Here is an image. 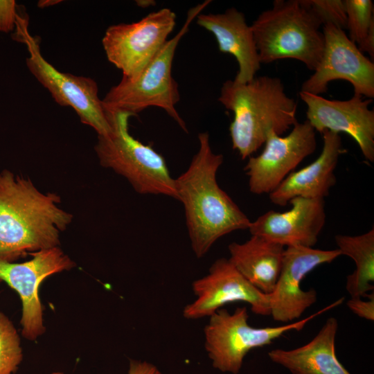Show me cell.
Listing matches in <instances>:
<instances>
[{
	"label": "cell",
	"instance_id": "obj_1",
	"mask_svg": "<svg viewBox=\"0 0 374 374\" xmlns=\"http://www.w3.org/2000/svg\"><path fill=\"white\" fill-rule=\"evenodd\" d=\"M199 148L187 170L175 179L177 199L184 205L191 248L203 257L222 236L248 229L250 220L217 181L224 160L215 153L208 132L198 134Z\"/></svg>",
	"mask_w": 374,
	"mask_h": 374
},
{
	"label": "cell",
	"instance_id": "obj_2",
	"mask_svg": "<svg viewBox=\"0 0 374 374\" xmlns=\"http://www.w3.org/2000/svg\"><path fill=\"white\" fill-rule=\"evenodd\" d=\"M60 197L43 193L28 178L0 172V261L13 262L60 245L73 215L58 206Z\"/></svg>",
	"mask_w": 374,
	"mask_h": 374
},
{
	"label": "cell",
	"instance_id": "obj_3",
	"mask_svg": "<svg viewBox=\"0 0 374 374\" xmlns=\"http://www.w3.org/2000/svg\"><path fill=\"white\" fill-rule=\"evenodd\" d=\"M218 100L233 113L230 136L242 159L264 145L270 132L282 135L298 122L296 103L278 78L262 75L245 83L228 80Z\"/></svg>",
	"mask_w": 374,
	"mask_h": 374
},
{
	"label": "cell",
	"instance_id": "obj_4",
	"mask_svg": "<svg viewBox=\"0 0 374 374\" xmlns=\"http://www.w3.org/2000/svg\"><path fill=\"white\" fill-rule=\"evenodd\" d=\"M260 64L294 59L314 71L324 50V36L302 0H275L251 25Z\"/></svg>",
	"mask_w": 374,
	"mask_h": 374
},
{
	"label": "cell",
	"instance_id": "obj_5",
	"mask_svg": "<svg viewBox=\"0 0 374 374\" xmlns=\"http://www.w3.org/2000/svg\"><path fill=\"white\" fill-rule=\"evenodd\" d=\"M205 1L191 8L186 21L171 39L134 78L122 77L102 100L107 113L126 112L132 116L150 107L163 109L177 125L188 132L186 125L176 109L180 100L178 84L172 77V66L177 47L188 32L191 22L211 3Z\"/></svg>",
	"mask_w": 374,
	"mask_h": 374
},
{
	"label": "cell",
	"instance_id": "obj_6",
	"mask_svg": "<svg viewBox=\"0 0 374 374\" xmlns=\"http://www.w3.org/2000/svg\"><path fill=\"white\" fill-rule=\"evenodd\" d=\"M107 114L112 130L98 136L94 148L100 165L125 177L138 193L177 199L175 179L164 157L130 134L128 122L132 116L121 112Z\"/></svg>",
	"mask_w": 374,
	"mask_h": 374
},
{
	"label": "cell",
	"instance_id": "obj_7",
	"mask_svg": "<svg viewBox=\"0 0 374 374\" xmlns=\"http://www.w3.org/2000/svg\"><path fill=\"white\" fill-rule=\"evenodd\" d=\"M344 300L339 299L302 320L266 328H254L248 323L245 306L237 308L233 313L222 308L209 317L204 327L205 350L214 368L238 374L250 350L269 345L289 331L301 330L312 319L341 305Z\"/></svg>",
	"mask_w": 374,
	"mask_h": 374
},
{
	"label": "cell",
	"instance_id": "obj_8",
	"mask_svg": "<svg viewBox=\"0 0 374 374\" xmlns=\"http://www.w3.org/2000/svg\"><path fill=\"white\" fill-rule=\"evenodd\" d=\"M21 25L17 37L27 46L29 56L26 63L30 72L58 105L73 108L80 121L92 127L98 136L107 134L112 126L99 98L96 82L55 69L42 56L37 38L29 34L24 24Z\"/></svg>",
	"mask_w": 374,
	"mask_h": 374
},
{
	"label": "cell",
	"instance_id": "obj_9",
	"mask_svg": "<svg viewBox=\"0 0 374 374\" xmlns=\"http://www.w3.org/2000/svg\"><path fill=\"white\" fill-rule=\"evenodd\" d=\"M176 19L172 10L162 8L138 21L110 26L102 39L107 60L123 77H137L168 41Z\"/></svg>",
	"mask_w": 374,
	"mask_h": 374
},
{
	"label": "cell",
	"instance_id": "obj_10",
	"mask_svg": "<svg viewBox=\"0 0 374 374\" xmlns=\"http://www.w3.org/2000/svg\"><path fill=\"white\" fill-rule=\"evenodd\" d=\"M29 255L32 258L23 262L0 261V280L18 294L22 304L21 335L35 341L46 331L39 285L50 276L73 268L75 263L59 247Z\"/></svg>",
	"mask_w": 374,
	"mask_h": 374
},
{
	"label": "cell",
	"instance_id": "obj_11",
	"mask_svg": "<svg viewBox=\"0 0 374 374\" xmlns=\"http://www.w3.org/2000/svg\"><path fill=\"white\" fill-rule=\"evenodd\" d=\"M324 50L314 73L303 82L301 91L320 95L335 80L350 82L354 94L374 97V64L350 41L345 31L332 24L323 26Z\"/></svg>",
	"mask_w": 374,
	"mask_h": 374
},
{
	"label": "cell",
	"instance_id": "obj_12",
	"mask_svg": "<svg viewBox=\"0 0 374 374\" xmlns=\"http://www.w3.org/2000/svg\"><path fill=\"white\" fill-rule=\"evenodd\" d=\"M262 152L250 157L244 168L249 188L255 195L269 194L317 148L316 131L305 120L287 136L270 132Z\"/></svg>",
	"mask_w": 374,
	"mask_h": 374
},
{
	"label": "cell",
	"instance_id": "obj_13",
	"mask_svg": "<svg viewBox=\"0 0 374 374\" xmlns=\"http://www.w3.org/2000/svg\"><path fill=\"white\" fill-rule=\"evenodd\" d=\"M192 290L196 299L184 308L187 319L209 317L224 305L238 301L249 304L256 314L270 315L269 294L251 284L227 258L217 259L206 276L193 283Z\"/></svg>",
	"mask_w": 374,
	"mask_h": 374
},
{
	"label": "cell",
	"instance_id": "obj_14",
	"mask_svg": "<svg viewBox=\"0 0 374 374\" xmlns=\"http://www.w3.org/2000/svg\"><path fill=\"white\" fill-rule=\"evenodd\" d=\"M339 249L322 250L303 246L285 248L281 269L269 294L270 315L276 321H296L317 301L314 289L303 290L301 283L317 267L330 263L341 256Z\"/></svg>",
	"mask_w": 374,
	"mask_h": 374
},
{
	"label": "cell",
	"instance_id": "obj_15",
	"mask_svg": "<svg viewBox=\"0 0 374 374\" xmlns=\"http://www.w3.org/2000/svg\"><path fill=\"white\" fill-rule=\"evenodd\" d=\"M307 105V121L316 132H344L357 143L364 157L374 161V111L373 102L354 94L346 100H329L320 95L300 91Z\"/></svg>",
	"mask_w": 374,
	"mask_h": 374
},
{
	"label": "cell",
	"instance_id": "obj_16",
	"mask_svg": "<svg viewBox=\"0 0 374 374\" xmlns=\"http://www.w3.org/2000/svg\"><path fill=\"white\" fill-rule=\"evenodd\" d=\"M289 203L287 211H269L251 222V235L286 247H313L326 222L324 199L296 197Z\"/></svg>",
	"mask_w": 374,
	"mask_h": 374
},
{
	"label": "cell",
	"instance_id": "obj_17",
	"mask_svg": "<svg viewBox=\"0 0 374 374\" xmlns=\"http://www.w3.org/2000/svg\"><path fill=\"white\" fill-rule=\"evenodd\" d=\"M323 145L319 156L307 166L291 172L271 193L272 204L284 206L296 197L323 199L337 182L335 170L344 152L339 134L324 131Z\"/></svg>",
	"mask_w": 374,
	"mask_h": 374
},
{
	"label": "cell",
	"instance_id": "obj_18",
	"mask_svg": "<svg viewBox=\"0 0 374 374\" xmlns=\"http://www.w3.org/2000/svg\"><path fill=\"white\" fill-rule=\"evenodd\" d=\"M196 23L214 35L220 52L235 58L238 71L235 81L245 83L256 77L261 64L251 27L244 13L233 7L222 13L201 12Z\"/></svg>",
	"mask_w": 374,
	"mask_h": 374
},
{
	"label": "cell",
	"instance_id": "obj_19",
	"mask_svg": "<svg viewBox=\"0 0 374 374\" xmlns=\"http://www.w3.org/2000/svg\"><path fill=\"white\" fill-rule=\"evenodd\" d=\"M338 325L336 318L329 317L306 344L291 350H271L268 357L292 374H351L335 353Z\"/></svg>",
	"mask_w": 374,
	"mask_h": 374
},
{
	"label": "cell",
	"instance_id": "obj_20",
	"mask_svg": "<svg viewBox=\"0 0 374 374\" xmlns=\"http://www.w3.org/2000/svg\"><path fill=\"white\" fill-rule=\"evenodd\" d=\"M229 260L254 287L272 292L280 274L285 247L258 235L243 243L232 242Z\"/></svg>",
	"mask_w": 374,
	"mask_h": 374
},
{
	"label": "cell",
	"instance_id": "obj_21",
	"mask_svg": "<svg viewBox=\"0 0 374 374\" xmlns=\"http://www.w3.org/2000/svg\"><path fill=\"white\" fill-rule=\"evenodd\" d=\"M335 240L341 254L351 258L356 265L346 277L347 292L351 298L367 296L374 287V229L358 235H337Z\"/></svg>",
	"mask_w": 374,
	"mask_h": 374
},
{
	"label": "cell",
	"instance_id": "obj_22",
	"mask_svg": "<svg viewBox=\"0 0 374 374\" xmlns=\"http://www.w3.org/2000/svg\"><path fill=\"white\" fill-rule=\"evenodd\" d=\"M22 359L19 333L9 317L0 312V374H14Z\"/></svg>",
	"mask_w": 374,
	"mask_h": 374
},
{
	"label": "cell",
	"instance_id": "obj_23",
	"mask_svg": "<svg viewBox=\"0 0 374 374\" xmlns=\"http://www.w3.org/2000/svg\"><path fill=\"white\" fill-rule=\"evenodd\" d=\"M348 38L359 46L374 28V6L371 0H345Z\"/></svg>",
	"mask_w": 374,
	"mask_h": 374
},
{
	"label": "cell",
	"instance_id": "obj_24",
	"mask_svg": "<svg viewBox=\"0 0 374 374\" xmlns=\"http://www.w3.org/2000/svg\"><path fill=\"white\" fill-rule=\"evenodd\" d=\"M302 1L321 26L330 24L346 29L345 0Z\"/></svg>",
	"mask_w": 374,
	"mask_h": 374
},
{
	"label": "cell",
	"instance_id": "obj_25",
	"mask_svg": "<svg viewBox=\"0 0 374 374\" xmlns=\"http://www.w3.org/2000/svg\"><path fill=\"white\" fill-rule=\"evenodd\" d=\"M18 15L14 0H0V31L8 33L17 25Z\"/></svg>",
	"mask_w": 374,
	"mask_h": 374
},
{
	"label": "cell",
	"instance_id": "obj_26",
	"mask_svg": "<svg viewBox=\"0 0 374 374\" xmlns=\"http://www.w3.org/2000/svg\"><path fill=\"white\" fill-rule=\"evenodd\" d=\"M368 300L364 301L361 297L351 298L347 301L348 308L357 316L374 321V294L367 295Z\"/></svg>",
	"mask_w": 374,
	"mask_h": 374
},
{
	"label": "cell",
	"instance_id": "obj_27",
	"mask_svg": "<svg viewBox=\"0 0 374 374\" xmlns=\"http://www.w3.org/2000/svg\"><path fill=\"white\" fill-rule=\"evenodd\" d=\"M128 374H163L154 364L147 361L130 359Z\"/></svg>",
	"mask_w": 374,
	"mask_h": 374
},
{
	"label": "cell",
	"instance_id": "obj_28",
	"mask_svg": "<svg viewBox=\"0 0 374 374\" xmlns=\"http://www.w3.org/2000/svg\"><path fill=\"white\" fill-rule=\"evenodd\" d=\"M60 2H62V1L59 0H42L39 1L37 3V6L40 8H44L48 6H51L55 4L59 3Z\"/></svg>",
	"mask_w": 374,
	"mask_h": 374
},
{
	"label": "cell",
	"instance_id": "obj_29",
	"mask_svg": "<svg viewBox=\"0 0 374 374\" xmlns=\"http://www.w3.org/2000/svg\"><path fill=\"white\" fill-rule=\"evenodd\" d=\"M136 3L139 7L143 8L154 6L155 4V1L152 0H139L136 1Z\"/></svg>",
	"mask_w": 374,
	"mask_h": 374
},
{
	"label": "cell",
	"instance_id": "obj_30",
	"mask_svg": "<svg viewBox=\"0 0 374 374\" xmlns=\"http://www.w3.org/2000/svg\"><path fill=\"white\" fill-rule=\"evenodd\" d=\"M49 374H64V373L62 372H60V371H55V372H52Z\"/></svg>",
	"mask_w": 374,
	"mask_h": 374
},
{
	"label": "cell",
	"instance_id": "obj_31",
	"mask_svg": "<svg viewBox=\"0 0 374 374\" xmlns=\"http://www.w3.org/2000/svg\"><path fill=\"white\" fill-rule=\"evenodd\" d=\"M1 280H0V283H1Z\"/></svg>",
	"mask_w": 374,
	"mask_h": 374
}]
</instances>
